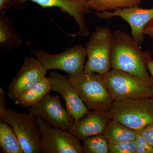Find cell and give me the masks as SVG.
<instances>
[{
  "label": "cell",
  "instance_id": "cell-1",
  "mask_svg": "<svg viewBox=\"0 0 153 153\" xmlns=\"http://www.w3.org/2000/svg\"><path fill=\"white\" fill-rule=\"evenodd\" d=\"M132 36L121 30L112 33L110 60L111 68L127 72L150 83L153 80L148 73L146 51Z\"/></svg>",
  "mask_w": 153,
  "mask_h": 153
},
{
  "label": "cell",
  "instance_id": "cell-2",
  "mask_svg": "<svg viewBox=\"0 0 153 153\" xmlns=\"http://www.w3.org/2000/svg\"><path fill=\"white\" fill-rule=\"evenodd\" d=\"M68 77L89 110H109L114 101L102 75L84 71L78 75Z\"/></svg>",
  "mask_w": 153,
  "mask_h": 153
},
{
  "label": "cell",
  "instance_id": "cell-3",
  "mask_svg": "<svg viewBox=\"0 0 153 153\" xmlns=\"http://www.w3.org/2000/svg\"><path fill=\"white\" fill-rule=\"evenodd\" d=\"M102 75L114 102L153 96V83L133 74L111 69Z\"/></svg>",
  "mask_w": 153,
  "mask_h": 153
},
{
  "label": "cell",
  "instance_id": "cell-4",
  "mask_svg": "<svg viewBox=\"0 0 153 153\" xmlns=\"http://www.w3.org/2000/svg\"><path fill=\"white\" fill-rule=\"evenodd\" d=\"M0 119L13 129L24 153H42L41 131L33 115L7 108L0 111Z\"/></svg>",
  "mask_w": 153,
  "mask_h": 153
},
{
  "label": "cell",
  "instance_id": "cell-5",
  "mask_svg": "<svg viewBox=\"0 0 153 153\" xmlns=\"http://www.w3.org/2000/svg\"><path fill=\"white\" fill-rule=\"evenodd\" d=\"M109 110L113 120L137 131L153 123V100L152 98L113 102Z\"/></svg>",
  "mask_w": 153,
  "mask_h": 153
},
{
  "label": "cell",
  "instance_id": "cell-6",
  "mask_svg": "<svg viewBox=\"0 0 153 153\" xmlns=\"http://www.w3.org/2000/svg\"><path fill=\"white\" fill-rule=\"evenodd\" d=\"M112 33L107 27H98L85 45L87 61L85 73L106 74L111 70L110 53Z\"/></svg>",
  "mask_w": 153,
  "mask_h": 153
},
{
  "label": "cell",
  "instance_id": "cell-7",
  "mask_svg": "<svg viewBox=\"0 0 153 153\" xmlns=\"http://www.w3.org/2000/svg\"><path fill=\"white\" fill-rule=\"evenodd\" d=\"M47 70L58 69L73 76L84 72L86 49L82 44L74 46L62 53L52 55L42 49L31 51Z\"/></svg>",
  "mask_w": 153,
  "mask_h": 153
},
{
  "label": "cell",
  "instance_id": "cell-8",
  "mask_svg": "<svg viewBox=\"0 0 153 153\" xmlns=\"http://www.w3.org/2000/svg\"><path fill=\"white\" fill-rule=\"evenodd\" d=\"M41 135L43 153H82L80 140L66 130L55 127L36 118Z\"/></svg>",
  "mask_w": 153,
  "mask_h": 153
},
{
  "label": "cell",
  "instance_id": "cell-9",
  "mask_svg": "<svg viewBox=\"0 0 153 153\" xmlns=\"http://www.w3.org/2000/svg\"><path fill=\"white\" fill-rule=\"evenodd\" d=\"M28 112L55 127L67 129L74 120L61 104L60 97L48 94L41 101L28 108Z\"/></svg>",
  "mask_w": 153,
  "mask_h": 153
},
{
  "label": "cell",
  "instance_id": "cell-10",
  "mask_svg": "<svg viewBox=\"0 0 153 153\" xmlns=\"http://www.w3.org/2000/svg\"><path fill=\"white\" fill-rule=\"evenodd\" d=\"M47 71L36 58H25L18 74L8 86L9 98L16 101L25 91L46 77Z\"/></svg>",
  "mask_w": 153,
  "mask_h": 153
},
{
  "label": "cell",
  "instance_id": "cell-11",
  "mask_svg": "<svg viewBox=\"0 0 153 153\" xmlns=\"http://www.w3.org/2000/svg\"><path fill=\"white\" fill-rule=\"evenodd\" d=\"M49 75L52 91L63 97L66 108L74 121L79 120L90 111L71 84L68 76L55 70L50 71Z\"/></svg>",
  "mask_w": 153,
  "mask_h": 153
},
{
  "label": "cell",
  "instance_id": "cell-12",
  "mask_svg": "<svg viewBox=\"0 0 153 153\" xmlns=\"http://www.w3.org/2000/svg\"><path fill=\"white\" fill-rule=\"evenodd\" d=\"M93 14L101 19H109L117 16L125 20L130 26L131 36L140 45L143 41L144 28L153 19V8L143 9L137 6L117 8L113 12H96Z\"/></svg>",
  "mask_w": 153,
  "mask_h": 153
},
{
  "label": "cell",
  "instance_id": "cell-13",
  "mask_svg": "<svg viewBox=\"0 0 153 153\" xmlns=\"http://www.w3.org/2000/svg\"><path fill=\"white\" fill-rule=\"evenodd\" d=\"M113 120L111 112L107 111H90L67 130L79 140L88 137L103 134L111 121Z\"/></svg>",
  "mask_w": 153,
  "mask_h": 153
},
{
  "label": "cell",
  "instance_id": "cell-14",
  "mask_svg": "<svg viewBox=\"0 0 153 153\" xmlns=\"http://www.w3.org/2000/svg\"><path fill=\"white\" fill-rule=\"evenodd\" d=\"M31 1L38 4L43 7H57L63 12L73 17L79 28L76 35L86 36L89 35V31L86 25L84 16L91 13L87 5V0H16L23 2Z\"/></svg>",
  "mask_w": 153,
  "mask_h": 153
},
{
  "label": "cell",
  "instance_id": "cell-15",
  "mask_svg": "<svg viewBox=\"0 0 153 153\" xmlns=\"http://www.w3.org/2000/svg\"><path fill=\"white\" fill-rule=\"evenodd\" d=\"M51 91L50 78L46 76L25 91L14 102L17 105L28 109L41 101Z\"/></svg>",
  "mask_w": 153,
  "mask_h": 153
},
{
  "label": "cell",
  "instance_id": "cell-16",
  "mask_svg": "<svg viewBox=\"0 0 153 153\" xmlns=\"http://www.w3.org/2000/svg\"><path fill=\"white\" fill-rule=\"evenodd\" d=\"M137 133V131L112 120L108 125L103 134L109 144H114L135 141Z\"/></svg>",
  "mask_w": 153,
  "mask_h": 153
},
{
  "label": "cell",
  "instance_id": "cell-17",
  "mask_svg": "<svg viewBox=\"0 0 153 153\" xmlns=\"http://www.w3.org/2000/svg\"><path fill=\"white\" fill-rule=\"evenodd\" d=\"M0 148L1 152L24 153L16 134L8 123L1 120Z\"/></svg>",
  "mask_w": 153,
  "mask_h": 153
},
{
  "label": "cell",
  "instance_id": "cell-18",
  "mask_svg": "<svg viewBox=\"0 0 153 153\" xmlns=\"http://www.w3.org/2000/svg\"><path fill=\"white\" fill-rule=\"evenodd\" d=\"M22 40L11 25L8 18L4 15L0 19V44L5 49H13L19 47Z\"/></svg>",
  "mask_w": 153,
  "mask_h": 153
},
{
  "label": "cell",
  "instance_id": "cell-19",
  "mask_svg": "<svg viewBox=\"0 0 153 153\" xmlns=\"http://www.w3.org/2000/svg\"><path fill=\"white\" fill-rule=\"evenodd\" d=\"M142 0H87L90 10L97 12L114 10L117 8L137 7Z\"/></svg>",
  "mask_w": 153,
  "mask_h": 153
},
{
  "label": "cell",
  "instance_id": "cell-20",
  "mask_svg": "<svg viewBox=\"0 0 153 153\" xmlns=\"http://www.w3.org/2000/svg\"><path fill=\"white\" fill-rule=\"evenodd\" d=\"M83 153H109V146L103 134L88 137L82 140Z\"/></svg>",
  "mask_w": 153,
  "mask_h": 153
},
{
  "label": "cell",
  "instance_id": "cell-21",
  "mask_svg": "<svg viewBox=\"0 0 153 153\" xmlns=\"http://www.w3.org/2000/svg\"><path fill=\"white\" fill-rule=\"evenodd\" d=\"M109 153H136L135 141L109 144Z\"/></svg>",
  "mask_w": 153,
  "mask_h": 153
},
{
  "label": "cell",
  "instance_id": "cell-22",
  "mask_svg": "<svg viewBox=\"0 0 153 153\" xmlns=\"http://www.w3.org/2000/svg\"><path fill=\"white\" fill-rule=\"evenodd\" d=\"M135 141L136 144V153H153V147L138 131H137Z\"/></svg>",
  "mask_w": 153,
  "mask_h": 153
},
{
  "label": "cell",
  "instance_id": "cell-23",
  "mask_svg": "<svg viewBox=\"0 0 153 153\" xmlns=\"http://www.w3.org/2000/svg\"><path fill=\"white\" fill-rule=\"evenodd\" d=\"M153 147V123L147 126L141 130L138 131Z\"/></svg>",
  "mask_w": 153,
  "mask_h": 153
},
{
  "label": "cell",
  "instance_id": "cell-24",
  "mask_svg": "<svg viewBox=\"0 0 153 153\" xmlns=\"http://www.w3.org/2000/svg\"><path fill=\"white\" fill-rule=\"evenodd\" d=\"M146 61L148 71L149 72L153 80V60L149 51H146Z\"/></svg>",
  "mask_w": 153,
  "mask_h": 153
},
{
  "label": "cell",
  "instance_id": "cell-25",
  "mask_svg": "<svg viewBox=\"0 0 153 153\" xmlns=\"http://www.w3.org/2000/svg\"><path fill=\"white\" fill-rule=\"evenodd\" d=\"M6 92L3 87L0 88V111L7 108L6 107Z\"/></svg>",
  "mask_w": 153,
  "mask_h": 153
},
{
  "label": "cell",
  "instance_id": "cell-26",
  "mask_svg": "<svg viewBox=\"0 0 153 153\" xmlns=\"http://www.w3.org/2000/svg\"><path fill=\"white\" fill-rule=\"evenodd\" d=\"M144 35H148L153 38V19L147 24L143 30Z\"/></svg>",
  "mask_w": 153,
  "mask_h": 153
},
{
  "label": "cell",
  "instance_id": "cell-27",
  "mask_svg": "<svg viewBox=\"0 0 153 153\" xmlns=\"http://www.w3.org/2000/svg\"><path fill=\"white\" fill-rule=\"evenodd\" d=\"M10 0H0V10H4L7 7Z\"/></svg>",
  "mask_w": 153,
  "mask_h": 153
},
{
  "label": "cell",
  "instance_id": "cell-28",
  "mask_svg": "<svg viewBox=\"0 0 153 153\" xmlns=\"http://www.w3.org/2000/svg\"><path fill=\"white\" fill-rule=\"evenodd\" d=\"M152 99L153 100V96L152 97Z\"/></svg>",
  "mask_w": 153,
  "mask_h": 153
}]
</instances>
